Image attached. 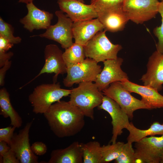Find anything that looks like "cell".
Returning a JSON list of instances; mask_svg holds the SVG:
<instances>
[{
  "instance_id": "1",
  "label": "cell",
  "mask_w": 163,
  "mask_h": 163,
  "mask_svg": "<svg viewBox=\"0 0 163 163\" xmlns=\"http://www.w3.org/2000/svg\"><path fill=\"white\" fill-rule=\"evenodd\" d=\"M43 115L51 131L59 138L76 135L85 125L84 115L69 101H60L53 104Z\"/></svg>"
},
{
  "instance_id": "2",
  "label": "cell",
  "mask_w": 163,
  "mask_h": 163,
  "mask_svg": "<svg viewBox=\"0 0 163 163\" xmlns=\"http://www.w3.org/2000/svg\"><path fill=\"white\" fill-rule=\"evenodd\" d=\"M78 84L77 87L72 89L69 101L77 107L85 117L93 120L94 109L101 104L103 94L92 82Z\"/></svg>"
},
{
  "instance_id": "3",
  "label": "cell",
  "mask_w": 163,
  "mask_h": 163,
  "mask_svg": "<svg viewBox=\"0 0 163 163\" xmlns=\"http://www.w3.org/2000/svg\"><path fill=\"white\" fill-rule=\"evenodd\" d=\"M72 89L61 88L59 82L44 84L37 86L28 97L35 114H44L53 104L70 95Z\"/></svg>"
},
{
  "instance_id": "4",
  "label": "cell",
  "mask_w": 163,
  "mask_h": 163,
  "mask_svg": "<svg viewBox=\"0 0 163 163\" xmlns=\"http://www.w3.org/2000/svg\"><path fill=\"white\" fill-rule=\"evenodd\" d=\"M106 31L104 30L98 32L84 46L86 57L97 63L117 57L122 47L120 45L112 43L107 37Z\"/></svg>"
},
{
  "instance_id": "5",
  "label": "cell",
  "mask_w": 163,
  "mask_h": 163,
  "mask_svg": "<svg viewBox=\"0 0 163 163\" xmlns=\"http://www.w3.org/2000/svg\"><path fill=\"white\" fill-rule=\"evenodd\" d=\"M102 70L101 66L96 61L86 57L82 62L67 67V75L63 79V84L70 87L75 84L94 82Z\"/></svg>"
},
{
  "instance_id": "6",
  "label": "cell",
  "mask_w": 163,
  "mask_h": 163,
  "mask_svg": "<svg viewBox=\"0 0 163 163\" xmlns=\"http://www.w3.org/2000/svg\"><path fill=\"white\" fill-rule=\"evenodd\" d=\"M102 91L104 95L111 98L117 103L130 119H133V112L137 110H150L142 101L135 98L126 90L120 82L111 83Z\"/></svg>"
},
{
  "instance_id": "7",
  "label": "cell",
  "mask_w": 163,
  "mask_h": 163,
  "mask_svg": "<svg viewBox=\"0 0 163 163\" xmlns=\"http://www.w3.org/2000/svg\"><path fill=\"white\" fill-rule=\"evenodd\" d=\"M159 2L158 0H124L123 9L129 20L142 24L155 17Z\"/></svg>"
},
{
  "instance_id": "8",
  "label": "cell",
  "mask_w": 163,
  "mask_h": 163,
  "mask_svg": "<svg viewBox=\"0 0 163 163\" xmlns=\"http://www.w3.org/2000/svg\"><path fill=\"white\" fill-rule=\"evenodd\" d=\"M55 14L58 18L56 23L51 25L44 33L38 36L55 41L65 50L73 43L72 30L73 22L61 10L56 11Z\"/></svg>"
},
{
  "instance_id": "9",
  "label": "cell",
  "mask_w": 163,
  "mask_h": 163,
  "mask_svg": "<svg viewBox=\"0 0 163 163\" xmlns=\"http://www.w3.org/2000/svg\"><path fill=\"white\" fill-rule=\"evenodd\" d=\"M134 146L136 162L160 163L163 155V135L145 137L135 142Z\"/></svg>"
},
{
  "instance_id": "10",
  "label": "cell",
  "mask_w": 163,
  "mask_h": 163,
  "mask_svg": "<svg viewBox=\"0 0 163 163\" xmlns=\"http://www.w3.org/2000/svg\"><path fill=\"white\" fill-rule=\"evenodd\" d=\"M33 121L28 122L18 133H14L9 146L21 163H37L38 158L32 151L29 133Z\"/></svg>"
},
{
  "instance_id": "11",
  "label": "cell",
  "mask_w": 163,
  "mask_h": 163,
  "mask_svg": "<svg viewBox=\"0 0 163 163\" xmlns=\"http://www.w3.org/2000/svg\"><path fill=\"white\" fill-rule=\"evenodd\" d=\"M98 108L107 111L112 118V136L110 142L115 143L118 137L123 133V129H126L129 125V118L117 103L106 96H104L102 102Z\"/></svg>"
},
{
  "instance_id": "12",
  "label": "cell",
  "mask_w": 163,
  "mask_h": 163,
  "mask_svg": "<svg viewBox=\"0 0 163 163\" xmlns=\"http://www.w3.org/2000/svg\"><path fill=\"white\" fill-rule=\"evenodd\" d=\"M123 62V59L118 57L103 62L104 68L94 82L100 91H102L113 82H122L129 80L127 74L122 70L121 67Z\"/></svg>"
},
{
  "instance_id": "13",
  "label": "cell",
  "mask_w": 163,
  "mask_h": 163,
  "mask_svg": "<svg viewBox=\"0 0 163 163\" xmlns=\"http://www.w3.org/2000/svg\"><path fill=\"white\" fill-rule=\"evenodd\" d=\"M63 53L57 45H47L44 50V64L38 74L27 84L44 73H54L53 82H56L59 75L66 73L67 67L63 59Z\"/></svg>"
},
{
  "instance_id": "14",
  "label": "cell",
  "mask_w": 163,
  "mask_h": 163,
  "mask_svg": "<svg viewBox=\"0 0 163 163\" xmlns=\"http://www.w3.org/2000/svg\"><path fill=\"white\" fill-rule=\"evenodd\" d=\"M61 11L73 22L92 19L98 18L94 7L77 0H56Z\"/></svg>"
},
{
  "instance_id": "15",
  "label": "cell",
  "mask_w": 163,
  "mask_h": 163,
  "mask_svg": "<svg viewBox=\"0 0 163 163\" xmlns=\"http://www.w3.org/2000/svg\"><path fill=\"white\" fill-rule=\"evenodd\" d=\"M144 85L152 87L158 91L162 90L163 84V53L157 50L149 57L147 71L140 79Z\"/></svg>"
},
{
  "instance_id": "16",
  "label": "cell",
  "mask_w": 163,
  "mask_h": 163,
  "mask_svg": "<svg viewBox=\"0 0 163 163\" xmlns=\"http://www.w3.org/2000/svg\"><path fill=\"white\" fill-rule=\"evenodd\" d=\"M26 7L27 14L20 20L24 28L32 32L34 29H46L51 25L52 13L39 9L33 2L27 4Z\"/></svg>"
},
{
  "instance_id": "17",
  "label": "cell",
  "mask_w": 163,
  "mask_h": 163,
  "mask_svg": "<svg viewBox=\"0 0 163 163\" xmlns=\"http://www.w3.org/2000/svg\"><path fill=\"white\" fill-rule=\"evenodd\" d=\"M124 88L130 93L134 92L140 95L142 101L150 110L163 107V96L151 87L137 85L129 80L121 82Z\"/></svg>"
},
{
  "instance_id": "18",
  "label": "cell",
  "mask_w": 163,
  "mask_h": 163,
  "mask_svg": "<svg viewBox=\"0 0 163 163\" xmlns=\"http://www.w3.org/2000/svg\"><path fill=\"white\" fill-rule=\"evenodd\" d=\"M104 30L98 18L73 22V38L75 42L84 46L98 32Z\"/></svg>"
},
{
  "instance_id": "19",
  "label": "cell",
  "mask_w": 163,
  "mask_h": 163,
  "mask_svg": "<svg viewBox=\"0 0 163 163\" xmlns=\"http://www.w3.org/2000/svg\"><path fill=\"white\" fill-rule=\"evenodd\" d=\"M83 151L81 143L73 142L63 149L52 151L48 163H82Z\"/></svg>"
},
{
  "instance_id": "20",
  "label": "cell",
  "mask_w": 163,
  "mask_h": 163,
  "mask_svg": "<svg viewBox=\"0 0 163 163\" xmlns=\"http://www.w3.org/2000/svg\"><path fill=\"white\" fill-rule=\"evenodd\" d=\"M98 18L104 26V30L111 32L123 30L129 21L123 9L97 14Z\"/></svg>"
},
{
  "instance_id": "21",
  "label": "cell",
  "mask_w": 163,
  "mask_h": 163,
  "mask_svg": "<svg viewBox=\"0 0 163 163\" xmlns=\"http://www.w3.org/2000/svg\"><path fill=\"white\" fill-rule=\"evenodd\" d=\"M9 94L7 89L3 88L0 90V114L4 118L9 117L11 125L19 128L22 125L21 118L13 107L10 98Z\"/></svg>"
},
{
  "instance_id": "22",
  "label": "cell",
  "mask_w": 163,
  "mask_h": 163,
  "mask_svg": "<svg viewBox=\"0 0 163 163\" xmlns=\"http://www.w3.org/2000/svg\"><path fill=\"white\" fill-rule=\"evenodd\" d=\"M126 129L129 132L127 141L132 143L137 142L148 136L163 135V124H161L157 121L153 123L150 127L146 129H139L132 122L130 123Z\"/></svg>"
},
{
  "instance_id": "23",
  "label": "cell",
  "mask_w": 163,
  "mask_h": 163,
  "mask_svg": "<svg viewBox=\"0 0 163 163\" xmlns=\"http://www.w3.org/2000/svg\"><path fill=\"white\" fill-rule=\"evenodd\" d=\"M83 163H102L101 146L97 141L81 143Z\"/></svg>"
},
{
  "instance_id": "24",
  "label": "cell",
  "mask_w": 163,
  "mask_h": 163,
  "mask_svg": "<svg viewBox=\"0 0 163 163\" xmlns=\"http://www.w3.org/2000/svg\"><path fill=\"white\" fill-rule=\"evenodd\" d=\"M84 46L75 42L65 49L63 58L67 67L83 61L85 57Z\"/></svg>"
},
{
  "instance_id": "25",
  "label": "cell",
  "mask_w": 163,
  "mask_h": 163,
  "mask_svg": "<svg viewBox=\"0 0 163 163\" xmlns=\"http://www.w3.org/2000/svg\"><path fill=\"white\" fill-rule=\"evenodd\" d=\"M124 143L118 142L101 146L102 163H108L116 159L120 154Z\"/></svg>"
},
{
  "instance_id": "26",
  "label": "cell",
  "mask_w": 163,
  "mask_h": 163,
  "mask_svg": "<svg viewBox=\"0 0 163 163\" xmlns=\"http://www.w3.org/2000/svg\"><path fill=\"white\" fill-rule=\"evenodd\" d=\"M124 0H90L97 14L104 12L122 9Z\"/></svg>"
},
{
  "instance_id": "27",
  "label": "cell",
  "mask_w": 163,
  "mask_h": 163,
  "mask_svg": "<svg viewBox=\"0 0 163 163\" xmlns=\"http://www.w3.org/2000/svg\"><path fill=\"white\" fill-rule=\"evenodd\" d=\"M132 143L128 142L124 143L121 152L115 160V163H135L136 162L135 150Z\"/></svg>"
},
{
  "instance_id": "28",
  "label": "cell",
  "mask_w": 163,
  "mask_h": 163,
  "mask_svg": "<svg viewBox=\"0 0 163 163\" xmlns=\"http://www.w3.org/2000/svg\"><path fill=\"white\" fill-rule=\"evenodd\" d=\"M14 28L9 24L5 22L0 17V36L9 40L13 44L20 43L21 38L19 37H15L14 34Z\"/></svg>"
},
{
  "instance_id": "29",
  "label": "cell",
  "mask_w": 163,
  "mask_h": 163,
  "mask_svg": "<svg viewBox=\"0 0 163 163\" xmlns=\"http://www.w3.org/2000/svg\"><path fill=\"white\" fill-rule=\"evenodd\" d=\"M158 12L161 15V23L160 26L156 27L154 29L153 33L158 40L156 45V50L163 53V0L159 2Z\"/></svg>"
},
{
  "instance_id": "30",
  "label": "cell",
  "mask_w": 163,
  "mask_h": 163,
  "mask_svg": "<svg viewBox=\"0 0 163 163\" xmlns=\"http://www.w3.org/2000/svg\"><path fill=\"white\" fill-rule=\"evenodd\" d=\"M16 128L12 126L0 128V141H4L9 145Z\"/></svg>"
},
{
  "instance_id": "31",
  "label": "cell",
  "mask_w": 163,
  "mask_h": 163,
  "mask_svg": "<svg viewBox=\"0 0 163 163\" xmlns=\"http://www.w3.org/2000/svg\"><path fill=\"white\" fill-rule=\"evenodd\" d=\"M32 150L36 155H44L47 151L46 145L41 142H36L31 146Z\"/></svg>"
},
{
  "instance_id": "32",
  "label": "cell",
  "mask_w": 163,
  "mask_h": 163,
  "mask_svg": "<svg viewBox=\"0 0 163 163\" xmlns=\"http://www.w3.org/2000/svg\"><path fill=\"white\" fill-rule=\"evenodd\" d=\"M0 162L2 163H20L14 153L11 149L0 159Z\"/></svg>"
},
{
  "instance_id": "33",
  "label": "cell",
  "mask_w": 163,
  "mask_h": 163,
  "mask_svg": "<svg viewBox=\"0 0 163 163\" xmlns=\"http://www.w3.org/2000/svg\"><path fill=\"white\" fill-rule=\"evenodd\" d=\"M14 45L8 39L0 36V53L7 52Z\"/></svg>"
},
{
  "instance_id": "34",
  "label": "cell",
  "mask_w": 163,
  "mask_h": 163,
  "mask_svg": "<svg viewBox=\"0 0 163 163\" xmlns=\"http://www.w3.org/2000/svg\"><path fill=\"white\" fill-rule=\"evenodd\" d=\"M11 65V61L7 62L0 69V85L3 86L5 84V75L7 71L10 68Z\"/></svg>"
},
{
  "instance_id": "35",
  "label": "cell",
  "mask_w": 163,
  "mask_h": 163,
  "mask_svg": "<svg viewBox=\"0 0 163 163\" xmlns=\"http://www.w3.org/2000/svg\"><path fill=\"white\" fill-rule=\"evenodd\" d=\"M13 53L11 52L0 53V67H2L13 56Z\"/></svg>"
},
{
  "instance_id": "36",
  "label": "cell",
  "mask_w": 163,
  "mask_h": 163,
  "mask_svg": "<svg viewBox=\"0 0 163 163\" xmlns=\"http://www.w3.org/2000/svg\"><path fill=\"white\" fill-rule=\"evenodd\" d=\"M10 149L9 145L6 142L0 141V159Z\"/></svg>"
},
{
  "instance_id": "37",
  "label": "cell",
  "mask_w": 163,
  "mask_h": 163,
  "mask_svg": "<svg viewBox=\"0 0 163 163\" xmlns=\"http://www.w3.org/2000/svg\"><path fill=\"white\" fill-rule=\"evenodd\" d=\"M34 0H19V2H22L26 3V4L32 2Z\"/></svg>"
},
{
  "instance_id": "38",
  "label": "cell",
  "mask_w": 163,
  "mask_h": 163,
  "mask_svg": "<svg viewBox=\"0 0 163 163\" xmlns=\"http://www.w3.org/2000/svg\"><path fill=\"white\" fill-rule=\"evenodd\" d=\"M160 163H163V155L162 156V157L161 158V159Z\"/></svg>"
},
{
  "instance_id": "39",
  "label": "cell",
  "mask_w": 163,
  "mask_h": 163,
  "mask_svg": "<svg viewBox=\"0 0 163 163\" xmlns=\"http://www.w3.org/2000/svg\"><path fill=\"white\" fill-rule=\"evenodd\" d=\"M79 1H80L82 3H85V0H77Z\"/></svg>"
}]
</instances>
